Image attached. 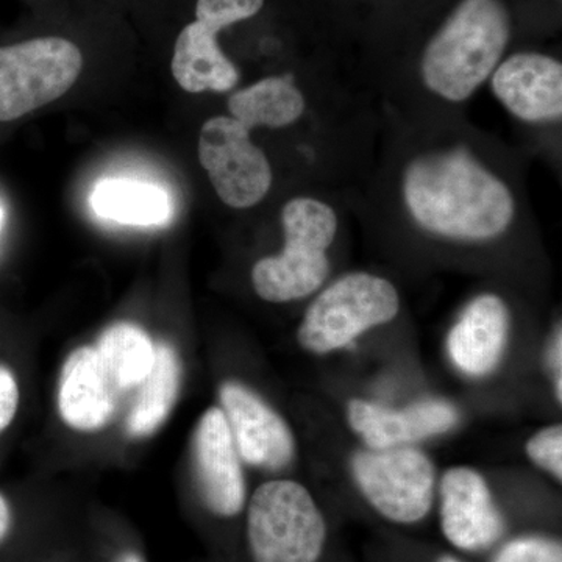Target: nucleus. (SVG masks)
I'll use <instances>...</instances> for the list:
<instances>
[{"label":"nucleus","instance_id":"4468645a","mask_svg":"<svg viewBox=\"0 0 562 562\" xmlns=\"http://www.w3.org/2000/svg\"><path fill=\"white\" fill-rule=\"evenodd\" d=\"M347 417L369 449L382 450L409 447V443L449 431L458 422V412L453 405L441 401L414 403L403 409L351 401Z\"/></svg>","mask_w":562,"mask_h":562},{"label":"nucleus","instance_id":"1a4fd4ad","mask_svg":"<svg viewBox=\"0 0 562 562\" xmlns=\"http://www.w3.org/2000/svg\"><path fill=\"white\" fill-rule=\"evenodd\" d=\"M486 87L519 124L549 131L561 127L562 61L549 52H509Z\"/></svg>","mask_w":562,"mask_h":562},{"label":"nucleus","instance_id":"4be33fe9","mask_svg":"<svg viewBox=\"0 0 562 562\" xmlns=\"http://www.w3.org/2000/svg\"><path fill=\"white\" fill-rule=\"evenodd\" d=\"M527 453L530 460L539 468L562 479V428L561 425L543 428L536 432L527 443Z\"/></svg>","mask_w":562,"mask_h":562},{"label":"nucleus","instance_id":"b1692460","mask_svg":"<svg viewBox=\"0 0 562 562\" xmlns=\"http://www.w3.org/2000/svg\"><path fill=\"white\" fill-rule=\"evenodd\" d=\"M549 361H550V368H552L553 375H554V392H557L558 401L561 402V398H562V376H561L562 336H561L560 327H558V331H557V335H554L552 346H550Z\"/></svg>","mask_w":562,"mask_h":562},{"label":"nucleus","instance_id":"5701e85b","mask_svg":"<svg viewBox=\"0 0 562 562\" xmlns=\"http://www.w3.org/2000/svg\"><path fill=\"white\" fill-rule=\"evenodd\" d=\"M20 406V386L7 366L0 364V432L10 427Z\"/></svg>","mask_w":562,"mask_h":562},{"label":"nucleus","instance_id":"9d476101","mask_svg":"<svg viewBox=\"0 0 562 562\" xmlns=\"http://www.w3.org/2000/svg\"><path fill=\"white\" fill-rule=\"evenodd\" d=\"M195 480L214 516H238L246 503L241 457L221 408H210L195 427L192 439Z\"/></svg>","mask_w":562,"mask_h":562},{"label":"nucleus","instance_id":"39448f33","mask_svg":"<svg viewBox=\"0 0 562 562\" xmlns=\"http://www.w3.org/2000/svg\"><path fill=\"white\" fill-rule=\"evenodd\" d=\"M247 542L254 562H317L327 543V522L303 484L272 480L251 495Z\"/></svg>","mask_w":562,"mask_h":562},{"label":"nucleus","instance_id":"aec40b11","mask_svg":"<svg viewBox=\"0 0 562 562\" xmlns=\"http://www.w3.org/2000/svg\"><path fill=\"white\" fill-rule=\"evenodd\" d=\"M95 349L122 394L138 390L154 368L157 357V346L149 335L125 322L106 328Z\"/></svg>","mask_w":562,"mask_h":562},{"label":"nucleus","instance_id":"9b49d317","mask_svg":"<svg viewBox=\"0 0 562 562\" xmlns=\"http://www.w3.org/2000/svg\"><path fill=\"white\" fill-rule=\"evenodd\" d=\"M222 412L239 457L255 468L280 471L295 453L294 436L280 414L244 384H222Z\"/></svg>","mask_w":562,"mask_h":562},{"label":"nucleus","instance_id":"f257e3e1","mask_svg":"<svg viewBox=\"0 0 562 562\" xmlns=\"http://www.w3.org/2000/svg\"><path fill=\"white\" fill-rule=\"evenodd\" d=\"M371 202V213L457 246L501 241L531 213L519 160L460 117L398 122Z\"/></svg>","mask_w":562,"mask_h":562},{"label":"nucleus","instance_id":"cd10ccee","mask_svg":"<svg viewBox=\"0 0 562 562\" xmlns=\"http://www.w3.org/2000/svg\"><path fill=\"white\" fill-rule=\"evenodd\" d=\"M436 562H462V561L458 560V558L450 557V554H446V557L439 558V560Z\"/></svg>","mask_w":562,"mask_h":562},{"label":"nucleus","instance_id":"412c9836","mask_svg":"<svg viewBox=\"0 0 562 562\" xmlns=\"http://www.w3.org/2000/svg\"><path fill=\"white\" fill-rule=\"evenodd\" d=\"M492 562H562L561 542L538 536L513 539Z\"/></svg>","mask_w":562,"mask_h":562},{"label":"nucleus","instance_id":"f3484780","mask_svg":"<svg viewBox=\"0 0 562 562\" xmlns=\"http://www.w3.org/2000/svg\"><path fill=\"white\" fill-rule=\"evenodd\" d=\"M228 116L249 131H283L294 127L310 110L308 95L290 74L268 76L233 92Z\"/></svg>","mask_w":562,"mask_h":562},{"label":"nucleus","instance_id":"0eeeda50","mask_svg":"<svg viewBox=\"0 0 562 562\" xmlns=\"http://www.w3.org/2000/svg\"><path fill=\"white\" fill-rule=\"evenodd\" d=\"M355 482L376 513L391 522H420L435 498V465L413 447L369 449L351 460Z\"/></svg>","mask_w":562,"mask_h":562},{"label":"nucleus","instance_id":"f03ea898","mask_svg":"<svg viewBox=\"0 0 562 562\" xmlns=\"http://www.w3.org/2000/svg\"><path fill=\"white\" fill-rule=\"evenodd\" d=\"M514 14L508 0H457L422 41L406 69L401 121L460 117L509 54Z\"/></svg>","mask_w":562,"mask_h":562},{"label":"nucleus","instance_id":"393cba45","mask_svg":"<svg viewBox=\"0 0 562 562\" xmlns=\"http://www.w3.org/2000/svg\"><path fill=\"white\" fill-rule=\"evenodd\" d=\"M11 508L10 503L0 494V542L7 538L11 528Z\"/></svg>","mask_w":562,"mask_h":562},{"label":"nucleus","instance_id":"423d86ee","mask_svg":"<svg viewBox=\"0 0 562 562\" xmlns=\"http://www.w3.org/2000/svg\"><path fill=\"white\" fill-rule=\"evenodd\" d=\"M83 49L65 35H35L0 44V124L57 101L79 80Z\"/></svg>","mask_w":562,"mask_h":562},{"label":"nucleus","instance_id":"2eb2a0df","mask_svg":"<svg viewBox=\"0 0 562 562\" xmlns=\"http://www.w3.org/2000/svg\"><path fill=\"white\" fill-rule=\"evenodd\" d=\"M509 333V310L497 294L476 295L447 338V350L461 372L484 376L501 361Z\"/></svg>","mask_w":562,"mask_h":562},{"label":"nucleus","instance_id":"ddd939ff","mask_svg":"<svg viewBox=\"0 0 562 562\" xmlns=\"http://www.w3.org/2000/svg\"><path fill=\"white\" fill-rule=\"evenodd\" d=\"M122 395L95 346L80 347L69 355L58 390V409L68 427L87 432L102 430L113 419Z\"/></svg>","mask_w":562,"mask_h":562},{"label":"nucleus","instance_id":"bb28decb","mask_svg":"<svg viewBox=\"0 0 562 562\" xmlns=\"http://www.w3.org/2000/svg\"><path fill=\"white\" fill-rule=\"evenodd\" d=\"M5 206H3V202L0 201V233L3 231V224H5Z\"/></svg>","mask_w":562,"mask_h":562},{"label":"nucleus","instance_id":"a878e982","mask_svg":"<svg viewBox=\"0 0 562 562\" xmlns=\"http://www.w3.org/2000/svg\"><path fill=\"white\" fill-rule=\"evenodd\" d=\"M114 562H144V561L140 560L139 554H136L133 552H127V553H122L121 557L117 558V560Z\"/></svg>","mask_w":562,"mask_h":562},{"label":"nucleus","instance_id":"dca6fc26","mask_svg":"<svg viewBox=\"0 0 562 562\" xmlns=\"http://www.w3.org/2000/svg\"><path fill=\"white\" fill-rule=\"evenodd\" d=\"M171 70L173 79L192 94L228 92L241 80L238 66L221 44L220 33L190 20L173 40Z\"/></svg>","mask_w":562,"mask_h":562},{"label":"nucleus","instance_id":"a211bd4d","mask_svg":"<svg viewBox=\"0 0 562 562\" xmlns=\"http://www.w3.org/2000/svg\"><path fill=\"white\" fill-rule=\"evenodd\" d=\"M95 214L127 225H160L171 217V201L155 184L128 179L99 181L91 192Z\"/></svg>","mask_w":562,"mask_h":562},{"label":"nucleus","instance_id":"6e6552de","mask_svg":"<svg viewBox=\"0 0 562 562\" xmlns=\"http://www.w3.org/2000/svg\"><path fill=\"white\" fill-rule=\"evenodd\" d=\"M249 128L228 114L210 117L199 136V160L217 198L235 210H249L268 198L273 169Z\"/></svg>","mask_w":562,"mask_h":562},{"label":"nucleus","instance_id":"20e7f679","mask_svg":"<svg viewBox=\"0 0 562 562\" xmlns=\"http://www.w3.org/2000/svg\"><path fill=\"white\" fill-rule=\"evenodd\" d=\"M398 312L401 294L392 281L372 272H349L317 292L303 314L297 341L312 353H331L394 321Z\"/></svg>","mask_w":562,"mask_h":562},{"label":"nucleus","instance_id":"6ab92c4d","mask_svg":"<svg viewBox=\"0 0 562 562\" xmlns=\"http://www.w3.org/2000/svg\"><path fill=\"white\" fill-rule=\"evenodd\" d=\"M180 391V362L169 344H157V357L147 379L136 390L127 417V431L144 438L168 419Z\"/></svg>","mask_w":562,"mask_h":562},{"label":"nucleus","instance_id":"7ed1b4c3","mask_svg":"<svg viewBox=\"0 0 562 562\" xmlns=\"http://www.w3.org/2000/svg\"><path fill=\"white\" fill-rule=\"evenodd\" d=\"M283 249L251 269L258 297L271 303L302 301L316 294L331 276L330 249L341 220L330 199L295 195L280 211Z\"/></svg>","mask_w":562,"mask_h":562},{"label":"nucleus","instance_id":"f8f14e48","mask_svg":"<svg viewBox=\"0 0 562 562\" xmlns=\"http://www.w3.org/2000/svg\"><path fill=\"white\" fill-rule=\"evenodd\" d=\"M441 530L462 552L490 549L505 531V520L479 472L453 468L441 482Z\"/></svg>","mask_w":562,"mask_h":562}]
</instances>
